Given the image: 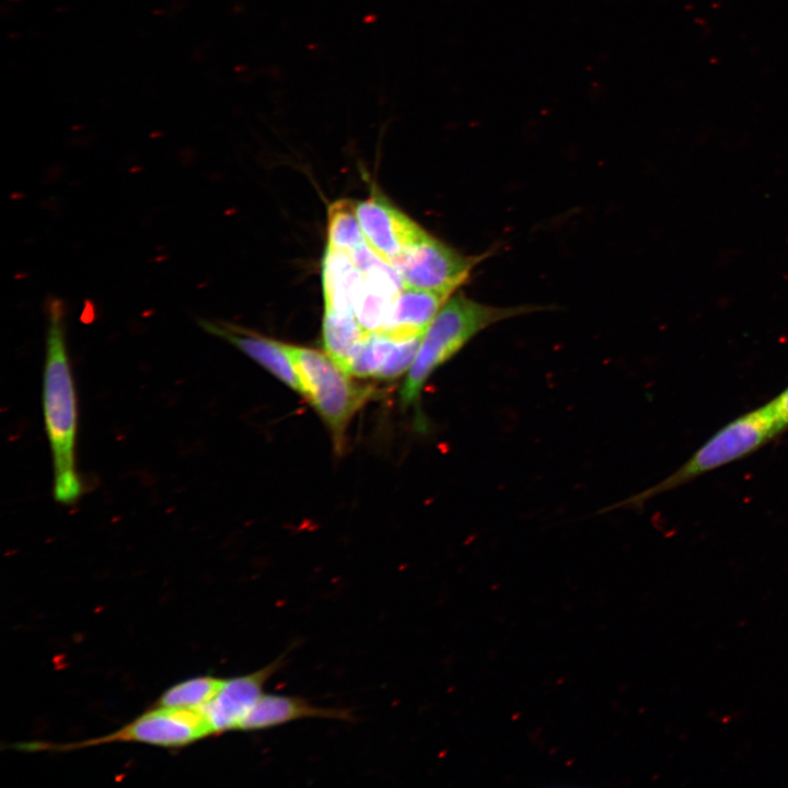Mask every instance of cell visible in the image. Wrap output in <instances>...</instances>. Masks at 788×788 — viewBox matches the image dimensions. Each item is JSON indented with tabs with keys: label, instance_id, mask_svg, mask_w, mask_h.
I'll use <instances>...</instances> for the list:
<instances>
[{
	"label": "cell",
	"instance_id": "cell-1",
	"mask_svg": "<svg viewBox=\"0 0 788 788\" xmlns=\"http://www.w3.org/2000/svg\"><path fill=\"white\" fill-rule=\"evenodd\" d=\"M46 314L43 412L53 454L54 498L59 503L72 505L81 497L83 487L76 468L78 406L66 345L62 300L49 298Z\"/></svg>",
	"mask_w": 788,
	"mask_h": 788
},
{
	"label": "cell",
	"instance_id": "cell-2",
	"mask_svg": "<svg viewBox=\"0 0 788 788\" xmlns=\"http://www.w3.org/2000/svg\"><path fill=\"white\" fill-rule=\"evenodd\" d=\"M545 310L536 305L496 306L452 294L421 336L416 356L401 391L403 407L417 405L433 374L487 327L524 314Z\"/></svg>",
	"mask_w": 788,
	"mask_h": 788
},
{
	"label": "cell",
	"instance_id": "cell-3",
	"mask_svg": "<svg viewBox=\"0 0 788 788\" xmlns=\"http://www.w3.org/2000/svg\"><path fill=\"white\" fill-rule=\"evenodd\" d=\"M780 432L774 406L768 402L725 425L668 477L610 509L640 507L656 496L751 454Z\"/></svg>",
	"mask_w": 788,
	"mask_h": 788
},
{
	"label": "cell",
	"instance_id": "cell-4",
	"mask_svg": "<svg viewBox=\"0 0 788 788\" xmlns=\"http://www.w3.org/2000/svg\"><path fill=\"white\" fill-rule=\"evenodd\" d=\"M312 404L332 433L334 448L341 451L354 416L374 395V389L360 385L326 352L282 343Z\"/></svg>",
	"mask_w": 788,
	"mask_h": 788
},
{
	"label": "cell",
	"instance_id": "cell-5",
	"mask_svg": "<svg viewBox=\"0 0 788 788\" xmlns=\"http://www.w3.org/2000/svg\"><path fill=\"white\" fill-rule=\"evenodd\" d=\"M213 731L199 708L157 707L144 711L116 731L71 743L26 742L16 745L27 752H68L111 743H141L165 749L193 744Z\"/></svg>",
	"mask_w": 788,
	"mask_h": 788
},
{
	"label": "cell",
	"instance_id": "cell-6",
	"mask_svg": "<svg viewBox=\"0 0 788 788\" xmlns=\"http://www.w3.org/2000/svg\"><path fill=\"white\" fill-rule=\"evenodd\" d=\"M489 256L464 255L427 233L393 266L403 287L454 294L476 265Z\"/></svg>",
	"mask_w": 788,
	"mask_h": 788
},
{
	"label": "cell",
	"instance_id": "cell-7",
	"mask_svg": "<svg viewBox=\"0 0 788 788\" xmlns=\"http://www.w3.org/2000/svg\"><path fill=\"white\" fill-rule=\"evenodd\" d=\"M356 212L367 245L392 267L428 233L379 194L357 202Z\"/></svg>",
	"mask_w": 788,
	"mask_h": 788
},
{
	"label": "cell",
	"instance_id": "cell-8",
	"mask_svg": "<svg viewBox=\"0 0 788 788\" xmlns=\"http://www.w3.org/2000/svg\"><path fill=\"white\" fill-rule=\"evenodd\" d=\"M283 665L282 658L252 672L225 679L216 696L199 709L208 720L213 734L239 730L257 699L264 693L266 682Z\"/></svg>",
	"mask_w": 788,
	"mask_h": 788
},
{
	"label": "cell",
	"instance_id": "cell-9",
	"mask_svg": "<svg viewBox=\"0 0 788 788\" xmlns=\"http://www.w3.org/2000/svg\"><path fill=\"white\" fill-rule=\"evenodd\" d=\"M197 322L204 331L229 341L285 385L303 395L299 375L281 341L223 321L198 318Z\"/></svg>",
	"mask_w": 788,
	"mask_h": 788
},
{
	"label": "cell",
	"instance_id": "cell-10",
	"mask_svg": "<svg viewBox=\"0 0 788 788\" xmlns=\"http://www.w3.org/2000/svg\"><path fill=\"white\" fill-rule=\"evenodd\" d=\"M421 336L394 339L382 333H369L361 341L346 372L356 378L394 380L408 371Z\"/></svg>",
	"mask_w": 788,
	"mask_h": 788
},
{
	"label": "cell",
	"instance_id": "cell-11",
	"mask_svg": "<svg viewBox=\"0 0 788 788\" xmlns=\"http://www.w3.org/2000/svg\"><path fill=\"white\" fill-rule=\"evenodd\" d=\"M309 718L351 721L354 716L347 709L317 707L300 697L263 693L239 730H266Z\"/></svg>",
	"mask_w": 788,
	"mask_h": 788
},
{
	"label": "cell",
	"instance_id": "cell-12",
	"mask_svg": "<svg viewBox=\"0 0 788 788\" xmlns=\"http://www.w3.org/2000/svg\"><path fill=\"white\" fill-rule=\"evenodd\" d=\"M450 294L403 287L381 332L394 339L421 336Z\"/></svg>",
	"mask_w": 788,
	"mask_h": 788
},
{
	"label": "cell",
	"instance_id": "cell-13",
	"mask_svg": "<svg viewBox=\"0 0 788 788\" xmlns=\"http://www.w3.org/2000/svg\"><path fill=\"white\" fill-rule=\"evenodd\" d=\"M362 275L349 254L326 248L323 264L325 312L355 314Z\"/></svg>",
	"mask_w": 788,
	"mask_h": 788
},
{
	"label": "cell",
	"instance_id": "cell-14",
	"mask_svg": "<svg viewBox=\"0 0 788 788\" xmlns=\"http://www.w3.org/2000/svg\"><path fill=\"white\" fill-rule=\"evenodd\" d=\"M369 333L355 314L324 313L323 344L325 352L345 371L355 351Z\"/></svg>",
	"mask_w": 788,
	"mask_h": 788
},
{
	"label": "cell",
	"instance_id": "cell-15",
	"mask_svg": "<svg viewBox=\"0 0 788 788\" xmlns=\"http://www.w3.org/2000/svg\"><path fill=\"white\" fill-rule=\"evenodd\" d=\"M327 248L351 254L367 244L362 233L356 204L349 199L332 202L327 211Z\"/></svg>",
	"mask_w": 788,
	"mask_h": 788
},
{
	"label": "cell",
	"instance_id": "cell-16",
	"mask_svg": "<svg viewBox=\"0 0 788 788\" xmlns=\"http://www.w3.org/2000/svg\"><path fill=\"white\" fill-rule=\"evenodd\" d=\"M225 679L201 675L178 682L157 699L153 706L167 708H200L212 699L224 684Z\"/></svg>",
	"mask_w": 788,
	"mask_h": 788
},
{
	"label": "cell",
	"instance_id": "cell-17",
	"mask_svg": "<svg viewBox=\"0 0 788 788\" xmlns=\"http://www.w3.org/2000/svg\"><path fill=\"white\" fill-rule=\"evenodd\" d=\"M780 431L788 428V386L770 401Z\"/></svg>",
	"mask_w": 788,
	"mask_h": 788
}]
</instances>
